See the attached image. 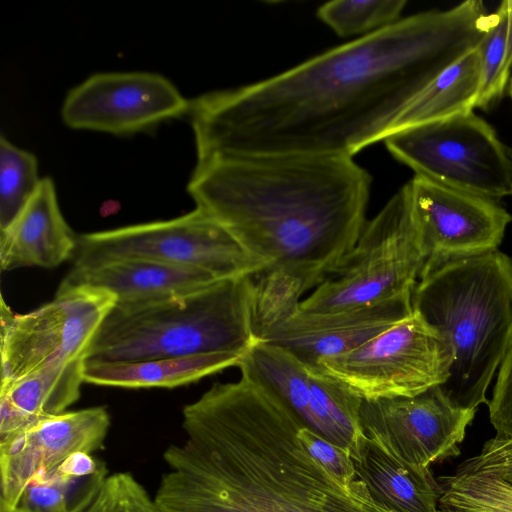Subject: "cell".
Segmentation results:
<instances>
[{"label": "cell", "mask_w": 512, "mask_h": 512, "mask_svg": "<svg viewBox=\"0 0 512 512\" xmlns=\"http://www.w3.org/2000/svg\"><path fill=\"white\" fill-rule=\"evenodd\" d=\"M482 1L401 18L270 78L190 100L197 161L218 156H341L389 136L409 103L477 48Z\"/></svg>", "instance_id": "1"}, {"label": "cell", "mask_w": 512, "mask_h": 512, "mask_svg": "<svg viewBox=\"0 0 512 512\" xmlns=\"http://www.w3.org/2000/svg\"><path fill=\"white\" fill-rule=\"evenodd\" d=\"M186 440L163 453L162 512H390L308 451L304 426L261 386L216 382L184 406Z\"/></svg>", "instance_id": "2"}, {"label": "cell", "mask_w": 512, "mask_h": 512, "mask_svg": "<svg viewBox=\"0 0 512 512\" xmlns=\"http://www.w3.org/2000/svg\"><path fill=\"white\" fill-rule=\"evenodd\" d=\"M371 182L352 157L218 156L197 161L187 191L265 264L252 276L256 288L298 304L356 244Z\"/></svg>", "instance_id": "3"}, {"label": "cell", "mask_w": 512, "mask_h": 512, "mask_svg": "<svg viewBox=\"0 0 512 512\" xmlns=\"http://www.w3.org/2000/svg\"><path fill=\"white\" fill-rule=\"evenodd\" d=\"M412 307L445 338L453 360L441 386L477 409L512 339V257L499 249L450 260L421 274Z\"/></svg>", "instance_id": "4"}, {"label": "cell", "mask_w": 512, "mask_h": 512, "mask_svg": "<svg viewBox=\"0 0 512 512\" xmlns=\"http://www.w3.org/2000/svg\"><path fill=\"white\" fill-rule=\"evenodd\" d=\"M252 302V276H241L159 301L115 304L85 361L137 362L218 352L244 355L257 342Z\"/></svg>", "instance_id": "5"}, {"label": "cell", "mask_w": 512, "mask_h": 512, "mask_svg": "<svg viewBox=\"0 0 512 512\" xmlns=\"http://www.w3.org/2000/svg\"><path fill=\"white\" fill-rule=\"evenodd\" d=\"M424 262L406 183L367 220L354 247L299 310L327 313L412 296Z\"/></svg>", "instance_id": "6"}, {"label": "cell", "mask_w": 512, "mask_h": 512, "mask_svg": "<svg viewBox=\"0 0 512 512\" xmlns=\"http://www.w3.org/2000/svg\"><path fill=\"white\" fill-rule=\"evenodd\" d=\"M74 259L75 267L143 259L204 271L218 279L253 276L265 267L197 208L169 220L79 235Z\"/></svg>", "instance_id": "7"}, {"label": "cell", "mask_w": 512, "mask_h": 512, "mask_svg": "<svg viewBox=\"0 0 512 512\" xmlns=\"http://www.w3.org/2000/svg\"><path fill=\"white\" fill-rule=\"evenodd\" d=\"M453 355L417 311L361 346L322 358L316 368L361 400L412 397L442 386Z\"/></svg>", "instance_id": "8"}, {"label": "cell", "mask_w": 512, "mask_h": 512, "mask_svg": "<svg viewBox=\"0 0 512 512\" xmlns=\"http://www.w3.org/2000/svg\"><path fill=\"white\" fill-rule=\"evenodd\" d=\"M384 143L417 176L498 199L511 196L506 145L474 111L395 131Z\"/></svg>", "instance_id": "9"}, {"label": "cell", "mask_w": 512, "mask_h": 512, "mask_svg": "<svg viewBox=\"0 0 512 512\" xmlns=\"http://www.w3.org/2000/svg\"><path fill=\"white\" fill-rule=\"evenodd\" d=\"M116 297L103 289L60 284L53 301L26 314L12 312L1 297V384L55 363L86 359Z\"/></svg>", "instance_id": "10"}, {"label": "cell", "mask_w": 512, "mask_h": 512, "mask_svg": "<svg viewBox=\"0 0 512 512\" xmlns=\"http://www.w3.org/2000/svg\"><path fill=\"white\" fill-rule=\"evenodd\" d=\"M241 376L261 386L305 427L352 454L363 437L361 399L286 350L256 342L240 359Z\"/></svg>", "instance_id": "11"}, {"label": "cell", "mask_w": 512, "mask_h": 512, "mask_svg": "<svg viewBox=\"0 0 512 512\" xmlns=\"http://www.w3.org/2000/svg\"><path fill=\"white\" fill-rule=\"evenodd\" d=\"M477 409L453 402L441 386L412 397L362 400V434L391 456L429 467L460 454Z\"/></svg>", "instance_id": "12"}, {"label": "cell", "mask_w": 512, "mask_h": 512, "mask_svg": "<svg viewBox=\"0 0 512 512\" xmlns=\"http://www.w3.org/2000/svg\"><path fill=\"white\" fill-rule=\"evenodd\" d=\"M407 184L425 261L422 273L450 260L498 250L512 221L500 199L417 175Z\"/></svg>", "instance_id": "13"}, {"label": "cell", "mask_w": 512, "mask_h": 512, "mask_svg": "<svg viewBox=\"0 0 512 512\" xmlns=\"http://www.w3.org/2000/svg\"><path fill=\"white\" fill-rule=\"evenodd\" d=\"M190 100L166 77L150 72L95 73L67 93L70 128L129 135L188 114Z\"/></svg>", "instance_id": "14"}, {"label": "cell", "mask_w": 512, "mask_h": 512, "mask_svg": "<svg viewBox=\"0 0 512 512\" xmlns=\"http://www.w3.org/2000/svg\"><path fill=\"white\" fill-rule=\"evenodd\" d=\"M110 424L106 408L91 407L41 419L0 440V503L14 509L32 480L74 452L104 449Z\"/></svg>", "instance_id": "15"}, {"label": "cell", "mask_w": 512, "mask_h": 512, "mask_svg": "<svg viewBox=\"0 0 512 512\" xmlns=\"http://www.w3.org/2000/svg\"><path fill=\"white\" fill-rule=\"evenodd\" d=\"M413 313L412 296L327 313L298 310L261 340L278 346L306 366L349 352Z\"/></svg>", "instance_id": "16"}, {"label": "cell", "mask_w": 512, "mask_h": 512, "mask_svg": "<svg viewBox=\"0 0 512 512\" xmlns=\"http://www.w3.org/2000/svg\"><path fill=\"white\" fill-rule=\"evenodd\" d=\"M77 243L60 210L54 182L44 177L14 222L0 231L1 270L54 268L75 255Z\"/></svg>", "instance_id": "17"}, {"label": "cell", "mask_w": 512, "mask_h": 512, "mask_svg": "<svg viewBox=\"0 0 512 512\" xmlns=\"http://www.w3.org/2000/svg\"><path fill=\"white\" fill-rule=\"evenodd\" d=\"M218 280L221 279L200 270L125 259L89 267L73 266L61 284L106 290L116 297V305L126 306L179 296Z\"/></svg>", "instance_id": "18"}, {"label": "cell", "mask_w": 512, "mask_h": 512, "mask_svg": "<svg viewBox=\"0 0 512 512\" xmlns=\"http://www.w3.org/2000/svg\"><path fill=\"white\" fill-rule=\"evenodd\" d=\"M357 477L390 512H440L441 486L429 467L403 462L364 435L351 454Z\"/></svg>", "instance_id": "19"}, {"label": "cell", "mask_w": 512, "mask_h": 512, "mask_svg": "<svg viewBox=\"0 0 512 512\" xmlns=\"http://www.w3.org/2000/svg\"><path fill=\"white\" fill-rule=\"evenodd\" d=\"M242 354L210 353L192 357L162 358L137 362L85 361L84 382L122 388H173L238 365Z\"/></svg>", "instance_id": "20"}, {"label": "cell", "mask_w": 512, "mask_h": 512, "mask_svg": "<svg viewBox=\"0 0 512 512\" xmlns=\"http://www.w3.org/2000/svg\"><path fill=\"white\" fill-rule=\"evenodd\" d=\"M480 85L481 57L477 47L442 71L409 103L393 132L472 112Z\"/></svg>", "instance_id": "21"}, {"label": "cell", "mask_w": 512, "mask_h": 512, "mask_svg": "<svg viewBox=\"0 0 512 512\" xmlns=\"http://www.w3.org/2000/svg\"><path fill=\"white\" fill-rule=\"evenodd\" d=\"M85 359L55 363L8 384L0 394L38 419L56 416L80 397Z\"/></svg>", "instance_id": "22"}, {"label": "cell", "mask_w": 512, "mask_h": 512, "mask_svg": "<svg viewBox=\"0 0 512 512\" xmlns=\"http://www.w3.org/2000/svg\"><path fill=\"white\" fill-rule=\"evenodd\" d=\"M438 481L440 512H512V486L472 457Z\"/></svg>", "instance_id": "23"}, {"label": "cell", "mask_w": 512, "mask_h": 512, "mask_svg": "<svg viewBox=\"0 0 512 512\" xmlns=\"http://www.w3.org/2000/svg\"><path fill=\"white\" fill-rule=\"evenodd\" d=\"M107 468L93 475L76 477L56 469L36 478L26 487L14 510L17 512H84L107 477Z\"/></svg>", "instance_id": "24"}, {"label": "cell", "mask_w": 512, "mask_h": 512, "mask_svg": "<svg viewBox=\"0 0 512 512\" xmlns=\"http://www.w3.org/2000/svg\"><path fill=\"white\" fill-rule=\"evenodd\" d=\"M42 178L35 155L0 138V231L7 229L37 192Z\"/></svg>", "instance_id": "25"}, {"label": "cell", "mask_w": 512, "mask_h": 512, "mask_svg": "<svg viewBox=\"0 0 512 512\" xmlns=\"http://www.w3.org/2000/svg\"><path fill=\"white\" fill-rule=\"evenodd\" d=\"M406 4V0H333L318 8L317 17L338 36L360 38L399 21Z\"/></svg>", "instance_id": "26"}, {"label": "cell", "mask_w": 512, "mask_h": 512, "mask_svg": "<svg viewBox=\"0 0 512 512\" xmlns=\"http://www.w3.org/2000/svg\"><path fill=\"white\" fill-rule=\"evenodd\" d=\"M508 7L502 1L491 13L487 32L478 46L481 57V85L476 108L488 109L503 95L510 79L507 65Z\"/></svg>", "instance_id": "27"}, {"label": "cell", "mask_w": 512, "mask_h": 512, "mask_svg": "<svg viewBox=\"0 0 512 512\" xmlns=\"http://www.w3.org/2000/svg\"><path fill=\"white\" fill-rule=\"evenodd\" d=\"M84 512H162L154 497L129 472L106 477L96 497Z\"/></svg>", "instance_id": "28"}, {"label": "cell", "mask_w": 512, "mask_h": 512, "mask_svg": "<svg viewBox=\"0 0 512 512\" xmlns=\"http://www.w3.org/2000/svg\"><path fill=\"white\" fill-rule=\"evenodd\" d=\"M300 437L311 455L345 486L351 487L361 481L356 475L349 451L305 426L300 430Z\"/></svg>", "instance_id": "29"}, {"label": "cell", "mask_w": 512, "mask_h": 512, "mask_svg": "<svg viewBox=\"0 0 512 512\" xmlns=\"http://www.w3.org/2000/svg\"><path fill=\"white\" fill-rule=\"evenodd\" d=\"M487 405L495 436L512 438V339L499 366L492 397Z\"/></svg>", "instance_id": "30"}, {"label": "cell", "mask_w": 512, "mask_h": 512, "mask_svg": "<svg viewBox=\"0 0 512 512\" xmlns=\"http://www.w3.org/2000/svg\"><path fill=\"white\" fill-rule=\"evenodd\" d=\"M472 458L512 486V438L494 436Z\"/></svg>", "instance_id": "31"}, {"label": "cell", "mask_w": 512, "mask_h": 512, "mask_svg": "<svg viewBox=\"0 0 512 512\" xmlns=\"http://www.w3.org/2000/svg\"><path fill=\"white\" fill-rule=\"evenodd\" d=\"M39 420L41 419L27 414L8 397L0 394V440L29 428Z\"/></svg>", "instance_id": "32"}, {"label": "cell", "mask_w": 512, "mask_h": 512, "mask_svg": "<svg viewBox=\"0 0 512 512\" xmlns=\"http://www.w3.org/2000/svg\"><path fill=\"white\" fill-rule=\"evenodd\" d=\"M106 464L90 453L77 451L67 457L57 468L58 472L70 476L84 477L93 475L103 469Z\"/></svg>", "instance_id": "33"}, {"label": "cell", "mask_w": 512, "mask_h": 512, "mask_svg": "<svg viewBox=\"0 0 512 512\" xmlns=\"http://www.w3.org/2000/svg\"><path fill=\"white\" fill-rule=\"evenodd\" d=\"M508 7V37H507V65L512 69V0H507Z\"/></svg>", "instance_id": "34"}, {"label": "cell", "mask_w": 512, "mask_h": 512, "mask_svg": "<svg viewBox=\"0 0 512 512\" xmlns=\"http://www.w3.org/2000/svg\"><path fill=\"white\" fill-rule=\"evenodd\" d=\"M506 153H507V156H508V159H509V163H510V167H511V171H512V147L506 146ZM511 196H512V193H511Z\"/></svg>", "instance_id": "35"}, {"label": "cell", "mask_w": 512, "mask_h": 512, "mask_svg": "<svg viewBox=\"0 0 512 512\" xmlns=\"http://www.w3.org/2000/svg\"><path fill=\"white\" fill-rule=\"evenodd\" d=\"M0 512H17V511L14 509H10V508L6 507L4 504L0 503Z\"/></svg>", "instance_id": "36"}, {"label": "cell", "mask_w": 512, "mask_h": 512, "mask_svg": "<svg viewBox=\"0 0 512 512\" xmlns=\"http://www.w3.org/2000/svg\"><path fill=\"white\" fill-rule=\"evenodd\" d=\"M508 90H509V96H510L511 101H512V76H511V78L509 80V88H508Z\"/></svg>", "instance_id": "37"}]
</instances>
